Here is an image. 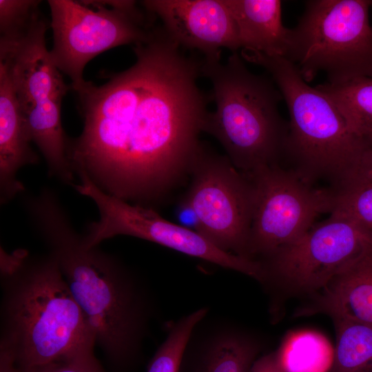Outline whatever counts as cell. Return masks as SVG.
<instances>
[{
  "mask_svg": "<svg viewBox=\"0 0 372 372\" xmlns=\"http://www.w3.org/2000/svg\"><path fill=\"white\" fill-rule=\"evenodd\" d=\"M163 26L134 45L135 63L76 92L83 121L68 141L75 174L132 204L154 207L189 178L209 102L201 60L186 56Z\"/></svg>",
  "mask_w": 372,
  "mask_h": 372,
  "instance_id": "cell-1",
  "label": "cell"
},
{
  "mask_svg": "<svg viewBox=\"0 0 372 372\" xmlns=\"http://www.w3.org/2000/svg\"><path fill=\"white\" fill-rule=\"evenodd\" d=\"M37 235L56 262L97 344L115 370L139 360L153 313L145 285L118 258L87 247L56 192L43 187L23 197Z\"/></svg>",
  "mask_w": 372,
  "mask_h": 372,
  "instance_id": "cell-2",
  "label": "cell"
},
{
  "mask_svg": "<svg viewBox=\"0 0 372 372\" xmlns=\"http://www.w3.org/2000/svg\"><path fill=\"white\" fill-rule=\"evenodd\" d=\"M0 349L17 368L94 351V335L56 260L1 247Z\"/></svg>",
  "mask_w": 372,
  "mask_h": 372,
  "instance_id": "cell-3",
  "label": "cell"
},
{
  "mask_svg": "<svg viewBox=\"0 0 372 372\" xmlns=\"http://www.w3.org/2000/svg\"><path fill=\"white\" fill-rule=\"evenodd\" d=\"M201 76L210 81L216 105L203 132L220 143L231 163L245 175L278 164L285 152L288 122L279 112L283 98L274 81L252 73L237 52L225 63L203 58Z\"/></svg>",
  "mask_w": 372,
  "mask_h": 372,
  "instance_id": "cell-4",
  "label": "cell"
},
{
  "mask_svg": "<svg viewBox=\"0 0 372 372\" xmlns=\"http://www.w3.org/2000/svg\"><path fill=\"white\" fill-rule=\"evenodd\" d=\"M240 56L265 69L285 101L289 121L284 154L309 178L323 174L341 181L366 149L352 133L336 103L310 86L284 57L247 50H241Z\"/></svg>",
  "mask_w": 372,
  "mask_h": 372,
  "instance_id": "cell-5",
  "label": "cell"
},
{
  "mask_svg": "<svg viewBox=\"0 0 372 372\" xmlns=\"http://www.w3.org/2000/svg\"><path fill=\"white\" fill-rule=\"evenodd\" d=\"M50 22L41 14L25 29L0 37V63L10 76L28 136L42 154L48 175L70 185L74 173L61 124L63 97L72 89L53 63L45 34Z\"/></svg>",
  "mask_w": 372,
  "mask_h": 372,
  "instance_id": "cell-6",
  "label": "cell"
},
{
  "mask_svg": "<svg viewBox=\"0 0 372 372\" xmlns=\"http://www.w3.org/2000/svg\"><path fill=\"white\" fill-rule=\"evenodd\" d=\"M371 0H309L291 29L287 59L310 82L319 72L339 84L372 77Z\"/></svg>",
  "mask_w": 372,
  "mask_h": 372,
  "instance_id": "cell-7",
  "label": "cell"
},
{
  "mask_svg": "<svg viewBox=\"0 0 372 372\" xmlns=\"http://www.w3.org/2000/svg\"><path fill=\"white\" fill-rule=\"evenodd\" d=\"M53 45L50 55L76 92L86 84L83 72L98 54L145 41L154 28L150 13L130 0H48Z\"/></svg>",
  "mask_w": 372,
  "mask_h": 372,
  "instance_id": "cell-8",
  "label": "cell"
},
{
  "mask_svg": "<svg viewBox=\"0 0 372 372\" xmlns=\"http://www.w3.org/2000/svg\"><path fill=\"white\" fill-rule=\"evenodd\" d=\"M77 176L79 182L72 187L90 198L99 212V219L89 224L83 235L87 247L99 246L103 241L117 236H132L238 271L264 283L265 271L259 260L224 251L197 231L163 218L155 209L111 196L84 174Z\"/></svg>",
  "mask_w": 372,
  "mask_h": 372,
  "instance_id": "cell-9",
  "label": "cell"
},
{
  "mask_svg": "<svg viewBox=\"0 0 372 372\" xmlns=\"http://www.w3.org/2000/svg\"><path fill=\"white\" fill-rule=\"evenodd\" d=\"M246 176L254 187L249 246L252 259L267 257L291 244L319 215L332 211L333 191L314 187L299 170L274 164Z\"/></svg>",
  "mask_w": 372,
  "mask_h": 372,
  "instance_id": "cell-10",
  "label": "cell"
},
{
  "mask_svg": "<svg viewBox=\"0 0 372 372\" xmlns=\"http://www.w3.org/2000/svg\"><path fill=\"white\" fill-rule=\"evenodd\" d=\"M183 198L193 208L198 232L220 249L250 258L249 246L254 209V187L227 156L202 143Z\"/></svg>",
  "mask_w": 372,
  "mask_h": 372,
  "instance_id": "cell-11",
  "label": "cell"
},
{
  "mask_svg": "<svg viewBox=\"0 0 372 372\" xmlns=\"http://www.w3.org/2000/svg\"><path fill=\"white\" fill-rule=\"evenodd\" d=\"M372 249V234L335 214L291 244L265 257L267 280L276 276L297 291H322Z\"/></svg>",
  "mask_w": 372,
  "mask_h": 372,
  "instance_id": "cell-12",
  "label": "cell"
},
{
  "mask_svg": "<svg viewBox=\"0 0 372 372\" xmlns=\"http://www.w3.org/2000/svg\"><path fill=\"white\" fill-rule=\"evenodd\" d=\"M157 16L181 48L194 49L208 59H220L223 48H240L236 25L225 0H145L140 2Z\"/></svg>",
  "mask_w": 372,
  "mask_h": 372,
  "instance_id": "cell-13",
  "label": "cell"
},
{
  "mask_svg": "<svg viewBox=\"0 0 372 372\" xmlns=\"http://www.w3.org/2000/svg\"><path fill=\"white\" fill-rule=\"evenodd\" d=\"M257 342L225 323L194 329L178 372H249L258 358Z\"/></svg>",
  "mask_w": 372,
  "mask_h": 372,
  "instance_id": "cell-14",
  "label": "cell"
},
{
  "mask_svg": "<svg viewBox=\"0 0 372 372\" xmlns=\"http://www.w3.org/2000/svg\"><path fill=\"white\" fill-rule=\"evenodd\" d=\"M15 90L6 67L0 63V202L6 204L25 192L17 178L20 169L39 161L31 147Z\"/></svg>",
  "mask_w": 372,
  "mask_h": 372,
  "instance_id": "cell-15",
  "label": "cell"
},
{
  "mask_svg": "<svg viewBox=\"0 0 372 372\" xmlns=\"http://www.w3.org/2000/svg\"><path fill=\"white\" fill-rule=\"evenodd\" d=\"M234 19L240 48L285 59L289 52L291 29L282 20L279 0H225Z\"/></svg>",
  "mask_w": 372,
  "mask_h": 372,
  "instance_id": "cell-16",
  "label": "cell"
},
{
  "mask_svg": "<svg viewBox=\"0 0 372 372\" xmlns=\"http://www.w3.org/2000/svg\"><path fill=\"white\" fill-rule=\"evenodd\" d=\"M318 308L339 318L372 326V249L322 291Z\"/></svg>",
  "mask_w": 372,
  "mask_h": 372,
  "instance_id": "cell-17",
  "label": "cell"
},
{
  "mask_svg": "<svg viewBox=\"0 0 372 372\" xmlns=\"http://www.w3.org/2000/svg\"><path fill=\"white\" fill-rule=\"evenodd\" d=\"M340 107L355 137L366 149L372 148V77H358L339 84L316 86Z\"/></svg>",
  "mask_w": 372,
  "mask_h": 372,
  "instance_id": "cell-18",
  "label": "cell"
},
{
  "mask_svg": "<svg viewBox=\"0 0 372 372\" xmlns=\"http://www.w3.org/2000/svg\"><path fill=\"white\" fill-rule=\"evenodd\" d=\"M276 353L284 372H329L334 349L322 333L300 330L287 335Z\"/></svg>",
  "mask_w": 372,
  "mask_h": 372,
  "instance_id": "cell-19",
  "label": "cell"
},
{
  "mask_svg": "<svg viewBox=\"0 0 372 372\" xmlns=\"http://www.w3.org/2000/svg\"><path fill=\"white\" fill-rule=\"evenodd\" d=\"M336 345L329 372H372V326L335 318Z\"/></svg>",
  "mask_w": 372,
  "mask_h": 372,
  "instance_id": "cell-20",
  "label": "cell"
},
{
  "mask_svg": "<svg viewBox=\"0 0 372 372\" xmlns=\"http://www.w3.org/2000/svg\"><path fill=\"white\" fill-rule=\"evenodd\" d=\"M207 312V308H200L175 322L151 359L147 372H178L182 355L191 335Z\"/></svg>",
  "mask_w": 372,
  "mask_h": 372,
  "instance_id": "cell-21",
  "label": "cell"
},
{
  "mask_svg": "<svg viewBox=\"0 0 372 372\" xmlns=\"http://www.w3.org/2000/svg\"><path fill=\"white\" fill-rule=\"evenodd\" d=\"M338 185L331 214L344 216L372 234V178H348Z\"/></svg>",
  "mask_w": 372,
  "mask_h": 372,
  "instance_id": "cell-22",
  "label": "cell"
},
{
  "mask_svg": "<svg viewBox=\"0 0 372 372\" xmlns=\"http://www.w3.org/2000/svg\"><path fill=\"white\" fill-rule=\"evenodd\" d=\"M41 1L0 0V32L6 35L22 30L41 11Z\"/></svg>",
  "mask_w": 372,
  "mask_h": 372,
  "instance_id": "cell-23",
  "label": "cell"
},
{
  "mask_svg": "<svg viewBox=\"0 0 372 372\" xmlns=\"http://www.w3.org/2000/svg\"><path fill=\"white\" fill-rule=\"evenodd\" d=\"M17 372H107L94 351L80 353L44 364L17 368Z\"/></svg>",
  "mask_w": 372,
  "mask_h": 372,
  "instance_id": "cell-24",
  "label": "cell"
},
{
  "mask_svg": "<svg viewBox=\"0 0 372 372\" xmlns=\"http://www.w3.org/2000/svg\"><path fill=\"white\" fill-rule=\"evenodd\" d=\"M348 178H372V148L366 149L362 153L353 167L342 180Z\"/></svg>",
  "mask_w": 372,
  "mask_h": 372,
  "instance_id": "cell-25",
  "label": "cell"
},
{
  "mask_svg": "<svg viewBox=\"0 0 372 372\" xmlns=\"http://www.w3.org/2000/svg\"><path fill=\"white\" fill-rule=\"evenodd\" d=\"M176 215L180 225L198 232L197 216L192 206L183 198L177 207Z\"/></svg>",
  "mask_w": 372,
  "mask_h": 372,
  "instance_id": "cell-26",
  "label": "cell"
},
{
  "mask_svg": "<svg viewBox=\"0 0 372 372\" xmlns=\"http://www.w3.org/2000/svg\"><path fill=\"white\" fill-rule=\"evenodd\" d=\"M249 372H284L279 363L276 351L258 357Z\"/></svg>",
  "mask_w": 372,
  "mask_h": 372,
  "instance_id": "cell-27",
  "label": "cell"
},
{
  "mask_svg": "<svg viewBox=\"0 0 372 372\" xmlns=\"http://www.w3.org/2000/svg\"><path fill=\"white\" fill-rule=\"evenodd\" d=\"M0 372H17L13 357L3 349H0Z\"/></svg>",
  "mask_w": 372,
  "mask_h": 372,
  "instance_id": "cell-28",
  "label": "cell"
},
{
  "mask_svg": "<svg viewBox=\"0 0 372 372\" xmlns=\"http://www.w3.org/2000/svg\"><path fill=\"white\" fill-rule=\"evenodd\" d=\"M371 7H372V0H371Z\"/></svg>",
  "mask_w": 372,
  "mask_h": 372,
  "instance_id": "cell-29",
  "label": "cell"
}]
</instances>
